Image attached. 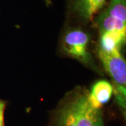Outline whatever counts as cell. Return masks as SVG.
<instances>
[{"label":"cell","instance_id":"cell-1","mask_svg":"<svg viewBox=\"0 0 126 126\" xmlns=\"http://www.w3.org/2000/svg\"><path fill=\"white\" fill-rule=\"evenodd\" d=\"M99 36L123 45L126 39V0H110L96 19Z\"/></svg>","mask_w":126,"mask_h":126},{"label":"cell","instance_id":"cell-2","mask_svg":"<svg viewBox=\"0 0 126 126\" xmlns=\"http://www.w3.org/2000/svg\"><path fill=\"white\" fill-rule=\"evenodd\" d=\"M99 57L105 70L112 79L116 99L119 106L126 109V63L120 50L111 52L98 51Z\"/></svg>","mask_w":126,"mask_h":126},{"label":"cell","instance_id":"cell-3","mask_svg":"<svg viewBox=\"0 0 126 126\" xmlns=\"http://www.w3.org/2000/svg\"><path fill=\"white\" fill-rule=\"evenodd\" d=\"M91 36L81 28H72L66 32L61 40V48L68 56L86 65H92L93 60L89 51Z\"/></svg>","mask_w":126,"mask_h":126},{"label":"cell","instance_id":"cell-4","mask_svg":"<svg viewBox=\"0 0 126 126\" xmlns=\"http://www.w3.org/2000/svg\"><path fill=\"white\" fill-rule=\"evenodd\" d=\"M88 94H77L70 102L77 126H104L100 109L94 108L88 99Z\"/></svg>","mask_w":126,"mask_h":126},{"label":"cell","instance_id":"cell-5","mask_svg":"<svg viewBox=\"0 0 126 126\" xmlns=\"http://www.w3.org/2000/svg\"><path fill=\"white\" fill-rule=\"evenodd\" d=\"M113 92V87L108 81L101 80L94 83L91 93L88 94V99L94 108L100 109L103 104L108 102Z\"/></svg>","mask_w":126,"mask_h":126},{"label":"cell","instance_id":"cell-6","mask_svg":"<svg viewBox=\"0 0 126 126\" xmlns=\"http://www.w3.org/2000/svg\"><path fill=\"white\" fill-rule=\"evenodd\" d=\"M106 2V0H75L74 9L80 18L89 21L103 8Z\"/></svg>","mask_w":126,"mask_h":126},{"label":"cell","instance_id":"cell-7","mask_svg":"<svg viewBox=\"0 0 126 126\" xmlns=\"http://www.w3.org/2000/svg\"><path fill=\"white\" fill-rule=\"evenodd\" d=\"M56 126H77L70 102L64 105L59 110L57 116Z\"/></svg>","mask_w":126,"mask_h":126},{"label":"cell","instance_id":"cell-8","mask_svg":"<svg viewBox=\"0 0 126 126\" xmlns=\"http://www.w3.org/2000/svg\"><path fill=\"white\" fill-rule=\"evenodd\" d=\"M5 107V102L0 99V126H4V116Z\"/></svg>","mask_w":126,"mask_h":126}]
</instances>
